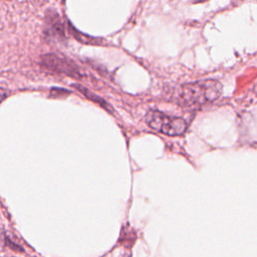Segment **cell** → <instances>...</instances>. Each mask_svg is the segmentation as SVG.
<instances>
[{"instance_id":"6da1fadb","label":"cell","mask_w":257,"mask_h":257,"mask_svg":"<svg viewBox=\"0 0 257 257\" xmlns=\"http://www.w3.org/2000/svg\"><path fill=\"white\" fill-rule=\"evenodd\" d=\"M222 84L216 79H203L183 84L179 89V97L183 103L200 106L218 99L222 94Z\"/></svg>"},{"instance_id":"7a4b0ae2","label":"cell","mask_w":257,"mask_h":257,"mask_svg":"<svg viewBox=\"0 0 257 257\" xmlns=\"http://www.w3.org/2000/svg\"><path fill=\"white\" fill-rule=\"evenodd\" d=\"M145 120L151 128L168 136H181L187 130V122L183 117L169 115L158 110H150Z\"/></svg>"},{"instance_id":"3957f363","label":"cell","mask_w":257,"mask_h":257,"mask_svg":"<svg viewBox=\"0 0 257 257\" xmlns=\"http://www.w3.org/2000/svg\"><path fill=\"white\" fill-rule=\"evenodd\" d=\"M40 63L45 69L52 72L63 73L76 78L81 76L77 64L65 55L63 56L57 53H48L41 57Z\"/></svg>"},{"instance_id":"277c9868","label":"cell","mask_w":257,"mask_h":257,"mask_svg":"<svg viewBox=\"0 0 257 257\" xmlns=\"http://www.w3.org/2000/svg\"><path fill=\"white\" fill-rule=\"evenodd\" d=\"M44 35L49 41L63 42L65 38L64 25L59 14L54 10H48L45 15Z\"/></svg>"},{"instance_id":"5b68a950","label":"cell","mask_w":257,"mask_h":257,"mask_svg":"<svg viewBox=\"0 0 257 257\" xmlns=\"http://www.w3.org/2000/svg\"><path fill=\"white\" fill-rule=\"evenodd\" d=\"M73 86H74V87H77V89H78L79 91H81L84 95H86L87 98H89L90 100H92V101H94V102H97L100 106H102L103 108H105L106 110H108L110 113L113 112V109L108 105V103H107L105 100H103L102 98H100L98 95L94 94L93 92H91L90 90H88L87 88H85V87L82 86V85L73 84Z\"/></svg>"},{"instance_id":"8992f818","label":"cell","mask_w":257,"mask_h":257,"mask_svg":"<svg viewBox=\"0 0 257 257\" xmlns=\"http://www.w3.org/2000/svg\"><path fill=\"white\" fill-rule=\"evenodd\" d=\"M69 29H70L71 33H73L74 37H75L78 41H80V42L87 43V44H99V43H100V39L91 37V36H89V35L83 34V33L80 32V31H77L74 27L71 26V24H69Z\"/></svg>"},{"instance_id":"52a82bcc","label":"cell","mask_w":257,"mask_h":257,"mask_svg":"<svg viewBox=\"0 0 257 257\" xmlns=\"http://www.w3.org/2000/svg\"><path fill=\"white\" fill-rule=\"evenodd\" d=\"M122 257H131V254H125V255H123Z\"/></svg>"}]
</instances>
